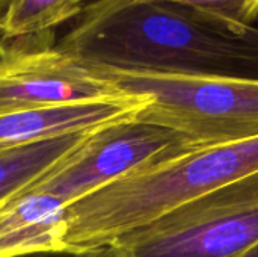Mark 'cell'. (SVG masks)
<instances>
[{
  "instance_id": "cell-1",
  "label": "cell",
  "mask_w": 258,
  "mask_h": 257,
  "mask_svg": "<svg viewBox=\"0 0 258 257\" xmlns=\"http://www.w3.org/2000/svg\"><path fill=\"white\" fill-rule=\"evenodd\" d=\"M56 45L118 71L258 79V27L171 2L95 0Z\"/></svg>"
},
{
  "instance_id": "cell-2",
  "label": "cell",
  "mask_w": 258,
  "mask_h": 257,
  "mask_svg": "<svg viewBox=\"0 0 258 257\" xmlns=\"http://www.w3.org/2000/svg\"><path fill=\"white\" fill-rule=\"evenodd\" d=\"M258 174V136L203 147L125 174L70 204L62 251L97 253L162 215Z\"/></svg>"
},
{
  "instance_id": "cell-3",
  "label": "cell",
  "mask_w": 258,
  "mask_h": 257,
  "mask_svg": "<svg viewBox=\"0 0 258 257\" xmlns=\"http://www.w3.org/2000/svg\"><path fill=\"white\" fill-rule=\"evenodd\" d=\"M103 70L122 92L148 98L138 120L168 129L197 148L258 136L255 77Z\"/></svg>"
},
{
  "instance_id": "cell-4",
  "label": "cell",
  "mask_w": 258,
  "mask_h": 257,
  "mask_svg": "<svg viewBox=\"0 0 258 257\" xmlns=\"http://www.w3.org/2000/svg\"><path fill=\"white\" fill-rule=\"evenodd\" d=\"M258 244V174L189 201L94 257H240Z\"/></svg>"
},
{
  "instance_id": "cell-5",
  "label": "cell",
  "mask_w": 258,
  "mask_h": 257,
  "mask_svg": "<svg viewBox=\"0 0 258 257\" xmlns=\"http://www.w3.org/2000/svg\"><path fill=\"white\" fill-rule=\"evenodd\" d=\"M192 150L197 147L183 136L133 117L92 132L26 189L42 194L67 209L125 174Z\"/></svg>"
},
{
  "instance_id": "cell-6",
  "label": "cell",
  "mask_w": 258,
  "mask_h": 257,
  "mask_svg": "<svg viewBox=\"0 0 258 257\" xmlns=\"http://www.w3.org/2000/svg\"><path fill=\"white\" fill-rule=\"evenodd\" d=\"M56 42L54 32L8 42L0 55V114L130 97L103 68Z\"/></svg>"
},
{
  "instance_id": "cell-7",
  "label": "cell",
  "mask_w": 258,
  "mask_h": 257,
  "mask_svg": "<svg viewBox=\"0 0 258 257\" xmlns=\"http://www.w3.org/2000/svg\"><path fill=\"white\" fill-rule=\"evenodd\" d=\"M147 105L148 98L130 95L115 100L2 112L0 151L57 136L89 133L109 124L133 118Z\"/></svg>"
},
{
  "instance_id": "cell-8",
  "label": "cell",
  "mask_w": 258,
  "mask_h": 257,
  "mask_svg": "<svg viewBox=\"0 0 258 257\" xmlns=\"http://www.w3.org/2000/svg\"><path fill=\"white\" fill-rule=\"evenodd\" d=\"M91 133L57 136L0 151V203L44 176L74 151Z\"/></svg>"
},
{
  "instance_id": "cell-9",
  "label": "cell",
  "mask_w": 258,
  "mask_h": 257,
  "mask_svg": "<svg viewBox=\"0 0 258 257\" xmlns=\"http://www.w3.org/2000/svg\"><path fill=\"white\" fill-rule=\"evenodd\" d=\"M86 0H15L3 21L8 42L33 35L54 32L57 26L76 20Z\"/></svg>"
},
{
  "instance_id": "cell-10",
  "label": "cell",
  "mask_w": 258,
  "mask_h": 257,
  "mask_svg": "<svg viewBox=\"0 0 258 257\" xmlns=\"http://www.w3.org/2000/svg\"><path fill=\"white\" fill-rule=\"evenodd\" d=\"M106 2L115 5L171 2V3L200 8L242 24H252L258 18V0H106Z\"/></svg>"
},
{
  "instance_id": "cell-11",
  "label": "cell",
  "mask_w": 258,
  "mask_h": 257,
  "mask_svg": "<svg viewBox=\"0 0 258 257\" xmlns=\"http://www.w3.org/2000/svg\"><path fill=\"white\" fill-rule=\"evenodd\" d=\"M14 3H15V0H0V55L3 53L5 47L8 45V41L5 38L2 26H3V21H5V18H6V15H8V12Z\"/></svg>"
},
{
  "instance_id": "cell-12",
  "label": "cell",
  "mask_w": 258,
  "mask_h": 257,
  "mask_svg": "<svg viewBox=\"0 0 258 257\" xmlns=\"http://www.w3.org/2000/svg\"><path fill=\"white\" fill-rule=\"evenodd\" d=\"M17 257H94L92 254L83 253H73V251H41V253H30Z\"/></svg>"
},
{
  "instance_id": "cell-13",
  "label": "cell",
  "mask_w": 258,
  "mask_h": 257,
  "mask_svg": "<svg viewBox=\"0 0 258 257\" xmlns=\"http://www.w3.org/2000/svg\"><path fill=\"white\" fill-rule=\"evenodd\" d=\"M240 257H258V244H255L252 248H249L245 254H242Z\"/></svg>"
}]
</instances>
